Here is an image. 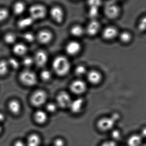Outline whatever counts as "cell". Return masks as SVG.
<instances>
[{
	"instance_id": "cell-43",
	"label": "cell",
	"mask_w": 146,
	"mask_h": 146,
	"mask_svg": "<svg viewBox=\"0 0 146 146\" xmlns=\"http://www.w3.org/2000/svg\"><path fill=\"white\" fill-rule=\"evenodd\" d=\"M5 119V116L3 113L0 112V122L3 121Z\"/></svg>"
},
{
	"instance_id": "cell-38",
	"label": "cell",
	"mask_w": 146,
	"mask_h": 146,
	"mask_svg": "<svg viewBox=\"0 0 146 146\" xmlns=\"http://www.w3.org/2000/svg\"><path fill=\"white\" fill-rule=\"evenodd\" d=\"M56 106L54 103H49L46 106V109L50 112H54L56 110Z\"/></svg>"
},
{
	"instance_id": "cell-20",
	"label": "cell",
	"mask_w": 146,
	"mask_h": 146,
	"mask_svg": "<svg viewBox=\"0 0 146 146\" xmlns=\"http://www.w3.org/2000/svg\"><path fill=\"white\" fill-rule=\"evenodd\" d=\"M9 109L10 111L15 115H17L20 112L21 106L17 100H12L9 103Z\"/></svg>"
},
{
	"instance_id": "cell-25",
	"label": "cell",
	"mask_w": 146,
	"mask_h": 146,
	"mask_svg": "<svg viewBox=\"0 0 146 146\" xmlns=\"http://www.w3.org/2000/svg\"><path fill=\"white\" fill-rule=\"evenodd\" d=\"M71 33L74 36H81L84 33V30L80 25H75L71 29Z\"/></svg>"
},
{
	"instance_id": "cell-34",
	"label": "cell",
	"mask_w": 146,
	"mask_h": 146,
	"mask_svg": "<svg viewBox=\"0 0 146 146\" xmlns=\"http://www.w3.org/2000/svg\"><path fill=\"white\" fill-rule=\"evenodd\" d=\"M41 78L44 81H48L51 77V74L48 70H44L41 73Z\"/></svg>"
},
{
	"instance_id": "cell-6",
	"label": "cell",
	"mask_w": 146,
	"mask_h": 146,
	"mask_svg": "<svg viewBox=\"0 0 146 146\" xmlns=\"http://www.w3.org/2000/svg\"><path fill=\"white\" fill-rule=\"evenodd\" d=\"M47 95L45 92L42 90H38L33 94L31 97V103L34 106L43 105L46 102Z\"/></svg>"
},
{
	"instance_id": "cell-42",
	"label": "cell",
	"mask_w": 146,
	"mask_h": 146,
	"mask_svg": "<svg viewBox=\"0 0 146 146\" xmlns=\"http://www.w3.org/2000/svg\"><path fill=\"white\" fill-rule=\"evenodd\" d=\"M141 135L142 137H144L146 138V127H145L141 129Z\"/></svg>"
},
{
	"instance_id": "cell-1",
	"label": "cell",
	"mask_w": 146,
	"mask_h": 146,
	"mask_svg": "<svg viewBox=\"0 0 146 146\" xmlns=\"http://www.w3.org/2000/svg\"><path fill=\"white\" fill-rule=\"evenodd\" d=\"M53 68L58 75L65 76L69 72L71 68L69 61L65 56H59L53 61Z\"/></svg>"
},
{
	"instance_id": "cell-44",
	"label": "cell",
	"mask_w": 146,
	"mask_h": 146,
	"mask_svg": "<svg viewBox=\"0 0 146 146\" xmlns=\"http://www.w3.org/2000/svg\"><path fill=\"white\" fill-rule=\"evenodd\" d=\"M2 131V127H1V126H0V133H1V132Z\"/></svg>"
},
{
	"instance_id": "cell-37",
	"label": "cell",
	"mask_w": 146,
	"mask_h": 146,
	"mask_svg": "<svg viewBox=\"0 0 146 146\" xmlns=\"http://www.w3.org/2000/svg\"><path fill=\"white\" fill-rule=\"evenodd\" d=\"M24 38L26 41L28 42H33L35 39V36L33 34L31 33H27L24 35Z\"/></svg>"
},
{
	"instance_id": "cell-36",
	"label": "cell",
	"mask_w": 146,
	"mask_h": 146,
	"mask_svg": "<svg viewBox=\"0 0 146 146\" xmlns=\"http://www.w3.org/2000/svg\"><path fill=\"white\" fill-rule=\"evenodd\" d=\"M65 141L62 138L56 139L53 143L54 146H65Z\"/></svg>"
},
{
	"instance_id": "cell-10",
	"label": "cell",
	"mask_w": 146,
	"mask_h": 146,
	"mask_svg": "<svg viewBox=\"0 0 146 146\" xmlns=\"http://www.w3.org/2000/svg\"><path fill=\"white\" fill-rule=\"evenodd\" d=\"M48 61L47 54L43 50H39L35 54L34 61L39 67L44 66Z\"/></svg>"
},
{
	"instance_id": "cell-8",
	"label": "cell",
	"mask_w": 146,
	"mask_h": 146,
	"mask_svg": "<svg viewBox=\"0 0 146 146\" xmlns=\"http://www.w3.org/2000/svg\"><path fill=\"white\" fill-rule=\"evenodd\" d=\"M72 101L70 95L66 92H62L57 97V104L62 108L69 107Z\"/></svg>"
},
{
	"instance_id": "cell-31",
	"label": "cell",
	"mask_w": 146,
	"mask_h": 146,
	"mask_svg": "<svg viewBox=\"0 0 146 146\" xmlns=\"http://www.w3.org/2000/svg\"><path fill=\"white\" fill-rule=\"evenodd\" d=\"M7 62L9 67H11L13 69H17L19 67V62L14 58H10L8 61Z\"/></svg>"
},
{
	"instance_id": "cell-2",
	"label": "cell",
	"mask_w": 146,
	"mask_h": 146,
	"mask_svg": "<svg viewBox=\"0 0 146 146\" xmlns=\"http://www.w3.org/2000/svg\"><path fill=\"white\" fill-rule=\"evenodd\" d=\"M120 117V115L117 113H114L111 116L103 117L98 121V127L101 131H109L114 127Z\"/></svg>"
},
{
	"instance_id": "cell-33",
	"label": "cell",
	"mask_w": 146,
	"mask_h": 146,
	"mask_svg": "<svg viewBox=\"0 0 146 146\" xmlns=\"http://www.w3.org/2000/svg\"><path fill=\"white\" fill-rule=\"evenodd\" d=\"M9 16V12L5 8L0 9V22L4 21Z\"/></svg>"
},
{
	"instance_id": "cell-16",
	"label": "cell",
	"mask_w": 146,
	"mask_h": 146,
	"mask_svg": "<svg viewBox=\"0 0 146 146\" xmlns=\"http://www.w3.org/2000/svg\"><path fill=\"white\" fill-rule=\"evenodd\" d=\"M88 81L93 84H98L101 81L102 76L100 73L96 71H92L88 73Z\"/></svg>"
},
{
	"instance_id": "cell-7",
	"label": "cell",
	"mask_w": 146,
	"mask_h": 146,
	"mask_svg": "<svg viewBox=\"0 0 146 146\" xmlns=\"http://www.w3.org/2000/svg\"><path fill=\"white\" fill-rule=\"evenodd\" d=\"M50 16L56 23H62L64 19V13L62 9L59 6L52 7L50 11Z\"/></svg>"
},
{
	"instance_id": "cell-40",
	"label": "cell",
	"mask_w": 146,
	"mask_h": 146,
	"mask_svg": "<svg viewBox=\"0 0 146 146\" xmlns=\"http://www.w3.org/2000/svg\"><path fill=\"white\" fill-rule=\"evenodd\" d=\"M100 146H117V145L113 141H108L104 142Z\"/></svg>"
},
{
	"instance_id": "cell-23",
	"label": "cell",
	"mask_w": 146,
	"mask_h": 146,
	"mask_svg": "<svg viewBox=\"0 0 146 146\" xmlns=\"http://www.w3.org/2000/svg\"><path fill=\"white\" fill-rule=\"evenodd\" d=\"M119 39L121 42L124 44L129 43L132 41L133 36L128 31L122 32L119 35Z\"/></svg>"
},
{
	"instance_id": "cell-26",
	"label": "cell",
	"mask_w": 146,
	"mask_h": 146,
	"mask_svg": "<svg viewBox=\"0 0 146 146\" xmlns=\"http://www.w3.org/2000/svg\"><path fill=\"white\" fill-rule=\"evenodd\" d=\"M9 66L7 61L1 60L0 61V75L3 76L6 74L8 71Z\"/></svg>"
},
{
	"instance_id": "cell-13",
	"label": "cell",
	"mask_w": 146,
	"mask_h": 146,
	"mask_svg": "<svg viewBox=\"0 0 146 146\" xmlns=\"http://www.w3.org/2000/svg\"><path fill=\"white\" fill-rule=\"evenodd\" d=\"M80 49V44L76 41L69 42L66 47L67 53L71 55H75L78 54Z\"/></svg>"
},
{
	"instance_id": "cell-45",
	"label": "cell",
	"mask_w": 146,
	"mask_h": 146,
	"mask_svg": "<svg viewBox=\"0 0 146 146\" xmlns=\"http://www.w3.org/2000/svg\"><path fill=\"white\" fill-rule=\"evenodd\" d=\"M112 1H115L117 2L118 1H120V0H112Z\"/></svg>"
},
{
	"instance_id": "cell-22",
	"label": "cell",
	"mask_w": 146,
	"mask_h": 146,
	"mask_svg": "<svg viewBox=\"0 0 146 146\" xmlns=\"http://www.w3.org/2000/svg\"><path fill=\"white\" fill-rule=\"evenodd\" d=\"M34 21L30 16L23 18L18 22V27L21 29L27 28L32 25Z\"/></svg>"
},
{
	"instance_id": "cell-27",
	"label": "cell",
	"mask_w": 146,
	"mask_h": 146,
	"mask_svg": "<svg viewBox=\"0 0 146 146\" xmlns=\"http://www.w3.org/2000/svg\"><path fill=\"white\" fill-rule=\"evenodd\" d=\"M138 29L140 31L142 32L146 31V15L140 20L138 23Z\"/></svg>"
},
{
	"instance_id": "cell-9",
	"label": "cell",
	"mask_w": 146,
	"mask_h": 146,
	"mask_svg": "<svg viewBox=\"0 0 146 146\" xmlns=\"http://www.w3.org/2000/svg\"><path fill=\"white\" fill-rule=\"evenodd\" d=\"M71 91L75 94L83 93L86 89V85L83 81L76 80L73 82L70 86Z\"/></svg>"
},
{
	"instance_id": "cell-12",
	"label": "cell",
	"mask_w": 146,
	"mask_h": 146,
	"mask_svg": "<svg viewBox=\"0 0 146 146\" xmlns=\"http://www.w3.org/2000/svg\"><path fill=\"white\" fill-rule=\"evenodd\" d=\"M100 25L98 21L93 19L89 22L87 27L86 31L90 36H94L98 33Z\"/></svg>"
},
{
	"instance_id": "cell-30",
	"label": "cell",
	"mask_w": 146,
	"mask_h": 146,
	"mask_svg": "<svg viewBox=\"0 0 146 146\" xmlns=\"http://www.w3.org/2000/svg\"><path fill=\"white\" fill-rule=\"evenodd\" d=\"M75 73L78 76H82L86 73V69L84 66H79L76 68Z\"/></svg>"
},
{
	"instance_id": "cell-24",
	"label": "cell",
	"mask_w": 146,
	"mask_h": 146,
	"mask_svg": "<svg viewBox=\"0 0 146 146\" xmlns=\"http://www.w3.org/2000/svg\"><path fill=\"white\" fill-rule=\"evenodd\" d=\"M25 5L24 3L21 1L17 2L13 6L14 12L17 15L23 13L25 12Z\"/></svg>"
},
{
	"instance_id": "cell-17",
	"label": "cell",
	"mask_w": 146,
	"mask_h": 146,
	"mask_svg": "<svg viewBox=\"0 0 146 146\" xmlns=\"http://www.w3.org/2000/svg\"><path fill=\"white\" fill-rule=\"evenodd\" d=\"M41 143L40 136L37 134H32L28 136L26 146H40Z\"/></svg>"
},
{
	"instance_id": "cell-4",
	"label": "cell",
	"mask_w": 146,
	"mask_h": 146,
	"mask_svg": "<svg viewBox=\"0 0 146 146\" xmlns=\"http://www.w3.org/2000/svg\"><path fill=\"white\" fill-rule=\"evenodd\" d=\"M30 17L34 20L42 19L46 16L47 9L46 7L41 4H35L29 9Z\"/></svg>"
},
{
	"instance_id": "cell-5",
	"label": "cell",
	"mask_w": 146,
	"mask_h": 146,
	"mask_svg": "<svg viewBox=\"0 0 146 146\" xmlns=\"http://www.w3.org/2000/svg\"><path fill=\"white\" fill-rule=\"evenodd\" d=\"M20 79L24 85L29 86H34L37 81L36 74L29 70L22 72L20 76Z\"/></svg>"
},
{
	"instance_id": "cell-18",
	"label": "cell",
	"mask_w": 146,
	"mask_h": 146,
	"mask_svg": "<svg viewBox=\"0 0 146 146\" xmlns=\"http://www.w3.org/2000/svg\"><path fill=\"white\" fill-rule=\"evenodd\" d=\"M34 120L37 123L42 124L45 123L48 119V115L43 111L38 110L35 112L34 115Z\"/></svg>"
},
{
	"instance_id": "cell-39",
	"label": "cell",
	"mask_w": 146,
	"mask_h": 146,
	"mask_svg": "<svg viewBox=\"0 0 146 146\" xmlns=\"http://www.w3.org/2000/svg\"><path fill=\"white\" fill-rule=\"evenodd\" d=\"M111 137L114 139L118 140L120 139L121 136V132L117 129L113 130L111 133Z\"/></svg>"
},
{
	"instance_id": "cell-32",
	"label": "cell",
	"mask_w": 146,
	"mask_h": 146,
	"mask_svg": "<svg viewBox=\"0 0 146 146\" xmlns=\"http://www.w3.org/2000/svg\"><path fill=\"white\" fill-rule=\"evenodd\" d=\"M102 0H88L87 3L89 7L99 8L102 4Z\"/></svg>"
},
{
	"instance_id": "cell-21",
	"label": "cell",
	"mask_w": 146,
	"mask_h": 146,
	"mask_svg": "<svg viewBox=\"0 0 146 146\" xmlns=\"http://www.w3.org/2000/svg\"><path fill=\"white\" fill-rule=\"evenodd\" d=\"M13 51L17 55L23 56L27 52V47L23 44H16L14 46Z\"/></svg>"
},
{
	"instance_id": "cell-19",
	"label": "cell",
	"mask_w": 146,
	"mask_h": 146,
	"mask_svg": "<svg viewBox=\"0 0 146 146\" xmlns=\"http://www.w3.org/2000/svg\"><path fill=\"white\" fill-rule=\"evenodd\" d=\"M142 138L141 135H133L128 139V145L129 146H140L142 142Z\"/></svg>"
},
{
	"instance_id": "cell-3",
	"label": "cell",
	"mask_w": 146,
	"mask_h": 146,
	"mask_svg": "<svg viewBox=\"0 0 146 146\" xmlns=\"http://www.w3.org/2000/svg\"><path fill=\"white\" fill-rule=\"evenodd\" d=\"M104 12L107 18L113 19L119 16L121 13V9L117 3V2L110 0L105 3Z\"/></svg>"
},
{
	"instance_id": "cell-41",
	"label": "cell",
	"mask_w": 146,
	"mask_h": 146,
	"mask_svg": "<svg viewBox=\"0 0 146 146\" xmlns=\"http://www.w3.org/2000/svg\"><path fill=\"white\" fill-rule=\"evenodd\" d=\"M14 146H26V144H25L22 141H17L14 143Z\"/></svg>"
},
{
	"instance_id": "cell-29",
	"label": "cell",
	"mask_w": 146,
	"mask_h": 146,
	"mask_svg": "<svg viewBox=\"0 0 146 146\" xmlns=\"http://www.w3.org/2000/svg\"><path fill=\"white\" fill-rule=\"evenodd\" d=\"M99 13V8L95 7H90L88 11V15L90 18L94 19L98 16Z\"/></svg>"
},
{
	"instance_id": "cell-28",
	"label": "cell",
	"mask_w": 146,
	"mask_h": 146,
	"mask_svg": "<svg viewBox=\"0 0 146 146\" xmlns=\"http://www.w3.org/2000/svg\"><path fill=\"white\" fill-rule=\"evenodd\" d=\"M4 40L7 43L12 44L14 43L16 41V36L13 33H9L5 36Z\"/></svg>"
},
{
	"instance_id": "cell-46",
	"label": "cell",
	"mask_w": 146,
	"mask_h": 146,
	"mask_svg": "<svg viewBox=\"0 0 146 146\" xmlns=\"http://www.w3.org/2000/svg\"><path fill=\"white\" fill-rule=\"evenodd\" d=\"M142 146H146V144H145V145H143Z\"/></svg>"
},
{
	"instance_id": "cell-35",
	"label": "cell",
	"mask_w": 146,
	"mask_h": 146,
	"mask_svg": "<svg viewBox=\"0 0 146 146\" xmlns=\"http://www.w3.org/2000/svg\"><path fill=\"white\" fill-rule=\"evenodd\" d=\"M34 60L30 56L25 57L23 60V64L26 67H30L32 66L34 62Z\"/></svg>"
},
{
	"instance_id": "cell-15",
	"label": "cell",
	"mask_w": 146,
	"mask_h": 146,
	"mask_svg": "<svg viewBox=\"0 0 146 146\" xmlns=\"http://www.w3.org/2000/svg\"><path fill=\"white\" fill-rule=\"evenodd\" d=\"M83 102V100L81 98L76 99L74 100H72L69 108H70L73 113H79L81 110Z\"/></svg>"
},
{
	"instance_id": "cell-11",
	"label": "cell",
	"mask_w": 146,
	"mask_h": 146,
	"mask_svg": "<svg viewBox=\"0 0 146 146\" xmlns=\"http://www.w3.org/2000/svg\"><path fill=\"white\" fill-rule=\"evenodd\" d=\"M102 35L104 38L106 40H112L118 36V31L117 28L114 27H108L104 30Z\"/></svg>"
},
{
	"instance_id": "cell-14",
	"label": "cell",
	"mask_w": 146,
	"mask_h": 146,
	"mask_svg": "<svg viewBox=\"0 0 146 146\" xmlns=\"http://www.w3.org/2000/svg\"><path fill=\"white\" fill-rule=\"evenodd\" d=\"M52 38V33L47 30L41 31L38 35V41L43 44L49 43L51 41Z\"/></svg>"
}]
</instances>
